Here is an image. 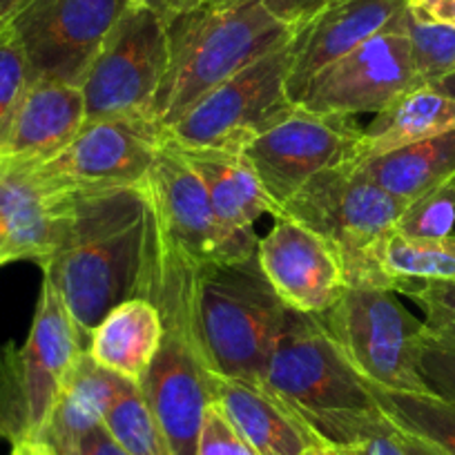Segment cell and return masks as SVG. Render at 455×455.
<instances>
[{
    "label": "cell",
    "instance_id": "1",
    "mask_svg": "<svg viewBox=\"0 0 455 455\" xmlns=\"http://www.w3.org/2000/svg\"><path fill=\"white\" fill-rule=\"evenodd\" d=\"M155 212L146 188L74 196L60 242L41 266L83 339L124 301L143 297Z\"/></svg>",
    "mask_w": 455,
    "mask_h": 455
},
{
    "label": "cell",
    "instance_id": "2",
    "mask_svg": "<svg viewBox=\"0 0 455 455\" xmlns=\"http://www.w3.org/2000/svg\"><path fill=\"white\" fill-rule=\"evenodd\" d=\"M261 387L326 444L355 446L393 427L373 387L344 360L315 315L286 308Z\"/></svg>",
    "mask_w": 455,
    "mask_h": 455
},
{
    "label": "cell",
    "instance_id": "3",
    "mask_svg": "<svg viewBox=\"0 0 455 455\" xmlns=\"http://www.w3.org/2000/svg\"><path fill=\"white\" fill-rule=\"evenodd\" d=\"M170 65L150 116L172 128L208 92L292 41L295 28L270 14L264 0L199 7L168 23Z\"/></svg>",
    "mask_w": 455,
    "mask_h": 455
},
{
    "label": "cell",
    "instance_id": "4",
    "mask_svg": "<svg viewBox=\"0 0 455 455\" xmlns=\"http://www.w3.org/2000/svg\"><path fill=\"white\" fill-rule=\"evenodd\" d=\"M286 308L261 273L257 252L195 264L190 322L208 373L261 384Z\"/></svg>",
    "mask_w": 455,
    "mask_h": 455
},
{
    "label": "cell",
    "instance_id": "5",
    "mask_svg": "<svg viewBox=\"0 0 455 455\" xmlns=\"http://www.w3.org/2000/svg\"><path fill=\"white\" fill-rule=\"evenodd\" d=\"M85 348L72 315L43 277L28 339L0 348V440L14 446L41 437Z\"/></svg>",
    "mask_w": 455,
    "mask_h": 455
},
{
    "label": "cell",
    "instance_id": "6",
    "mask_svg": "<svg viewBox=\"0 0 455 455\" xmlns=\"http://www.w3.org/2000/svg\"><path fill=\"white\" fill-rule=\"evenodd\" d=\"M344 360L378 391L428 393L419 375L422 319L406 310L395 292L347 286L339 299L315 315Z\"/></svg>",
    "mask_w": 455,
    "mask_h": 455
},
{
    "label": "cell",
    "instance_id": "7",
    "mask_svg": "<svg viewBox=\"0 0 455 455\" xmlns=\"http://www.w3.org/2000/svg\"><path fill=\"white\" fill-rule=\"evenodd\" d=\"M291 65L292 41L208 92L165 130V139L179 148L243 152L297 108L288 92Z\"/></svg>",
    "mask_w": 455,
    "mask_h": 455
},
{
    "label": "cell",
    "instance_id": "8",
    "mask_svg": "<svg viewBox=\"0 0 455 455\" xmlns=\"http://www.w3.org/2000/svg\"><path fill=\"white\" fill-rule=\"evenodd\" d=\"M168 65V20L134 0L81 81L87 124L137 114L150 116Z\"/></svg>",
    "mask_w": 455,
    "mask_h": 455
},
{
    "label": "cell",
    "instance_id": "9",
    "mask_svg": "<svg viewBox=\"0 0 455 455\" xmlns=\"http://www.w3.org/2000/svg\"><path fill=\"white\" fill-rule=\"evenodd\" d=\"M406 204L388 195L362 170L360 159L315 174L282 214L310 228L331 243L347 273L391 230Z\"/></svg>",
    "mask_w": 455,
    "mask_h": 455
},
{
    "label": "cell",
    "instance_id": "10",
    "mask_svg": "<svg viewBox=\"0 0 455 455\" xmlns=\"http://www.w3.org/2000/svg\"><path fill=\"white\" fill-rule=\"evenodd\" d=\"M164 141V128L141 114L94 121L63 152L29 170L69 196L141 188Z\"/></svg>",
    "mask_w": 455,
    "mask_h": 455
},
{
    "label": "cell",
    "instance_id": "11",
    "mask_svg": "<svg viewBox=\"0 0 455 455\" xmlns=\"http://www.w3.org/2000/svg\"><path fill=\"white\" fill-rule=\"evenodd\" d=\"M134 0H23L12 32L32 81L81 85L87 68Z\"/></svg>",
    "mask_w": 455,
    "mask_h": 455
},
{
    "label": "cell",
    "instance_id": "12",
    "mask_svg": "<svg viewBox=\"0 0 455 455\" xmlns=\"http://www.w3.org/2000/svg\"><path fill=\"white\" fill-rule=\"evenodd\" d=\"M355 116L297 108L243 150L270 199L283 208L315 174L362 156Z\"/></svg>",
    "mask_w": 455,
    "mask_h": 455
},
{
    "label": "cell",
    "instance_id": "13",
    "mask_svg": "<svg viewBox=\"0 0 455 455\" xmlns=\"http://www.w3.org/2000/svg\"><path fill=\"white\" fill-rule=\"evenodd\" d=\"M404 19L406 12L393 28L319 69L297 103L313 112L360 116L382 112L402 94L422 85L413 68Z\"/></svg>",
    "mask_w": 455,
    "mask_h": 455
},
{
    "label": "cell",
    "instance_id": "14",
    "mask_svg": "<svg viewBox=\"0 0 455 455\" xmlns=\"http://www.w3.org/2000/svg\"><path fill=\"white\" fill-rule=\"evenodd\" d=\"M165 237L196 264L230 261L257 252V242L228 233L214 214L205 186L183 159L181 150L165 139L143 183Z\"/></svg>",
    "mask_w": 455,
    "mask_h": 455
},
{
    "label": "cell",
    "instance_id": "15",
    "mask_svg": "<svg viewBox=\"0 0 455 455\" xmlns=\"http://www.w3.org/2000/svg\"><path fill=\"white\" fill-rule=\"evenodd\" d=\"M257 261L279 299L297 313L322 315L347 288L335 248L286 214L259 237Z\"/></svg>",
    "mask_w": 455,
    "mask_h": 455
},
{
    "label": "cell",
    "instance_id": "16",
    "mask_svg": "<svg viewBox=\"0 0 455 455\" xmlns=\"http://www.w3.org/2000/svg\"><path fill=\"white\" fill-rule=\"evenodd\" d=\"M406 0H323L292 34L288 92L299 100L310 78L404 16Z\"/></svg>",
    "mask_w": 455,
    "mask_h": 455
},
{
    "label": "cell",
    "instance_id": "17",
    "mask_svg": "<svg viewBox=\"0 0 455 455\" xmlns=\"http://www.w3.org/2000/svg\"><path fill=\"white\" fill-rule=\"evenodd\" d=\"M87 124L81 85L32 81L0 134V174L34 168L63 152Z\"/></svg>",
    "mask_w": 455,
    "mask_h": 455
},
{
    "label": "cell",
    "instance_id": "18",
    "mask_svg": "<svg viewBox=\"0 0 455 455\" xmlns=\"http://www.w3.org/2000/svg\"><path fill=\"white\" fill-rule=\"evenodd\" d=\"M72 201L29 168L0 174V268L14 261L43 264L60 242Z\"/></svg>",
    "mask_w": 455,
    "mask_h": 455
},
{
    "label": "cell",
    "instance_id": "19",
    "mask_svg": "<svg viewBox=\"0 0 455 455\" xmlns=\"http://www.w3.org/2000/svg\"><path fill=\"white\" fill-rule=\"evenodd\" d=\"M212 402L259 455H304L322 437L268 388L208 373Z\"/></svg>",
    "mask_w": 455,
    "mask_h": 455
},
{
    "label": "cell",
    "instance_id": "20",
    "mask_svg": "<svg viewBox=\"0 0 455 455\" xmlns=\"http://www.w3.org/2000/svg\"><path fill=\"white\" fill-rule=\"evenodd\" d=\"M179 150L205 186L214 214L233 237L257 242L259 237L255 233V223L268 214L275 219L282 217V208L270 199L243 152L217 148Z\"/></svg>",
    "mask_w": 455,
    "mask_h": 455
},
{
    "label": "cell",
    "instance_id": "21",
    "mask_svg": "<svg viewBox=\"0 0 455 455\" xmlns=\"http://www.w3.org/2000/svg\"><path fill=\"white\" fill-rule=\"evenodd\" d=\"M431 282H455V237L418 239L391 230L347 273V286L400 295Z\"/></svg>",
    "mask_w": 455,
    "mask_h": 455
},
{
    "label": "cell",
    "instance_id": "22",
    "mask_svg": "<svg viewBox=\"0 0 455 455\" xmlns=\"http://www.w3.org/2000/svg\"><path fill=\"white\" fill-rule=\"evenodd\" d=\"M164 319L148 297H134L109 310L92 331L87 353L109 373L141 382L159 353Z\"/></svg>",
    "mask_w": 455,
    "mask_h": 455
},
{
    "label": "cell",
    "instance_id": "23",
    "mask_svg": "<svg viewBox=\"0 0 455 455\" xmlns=\"http://www.w3.org/2000/svg\"><path fill=\"white\" fill-rule=\"evenodd\" d=\"M119 375L96 364L85 351L76 360L60 391L59 402L47 419L38 442L50 446L56 455H78L81 442L96 427H103L105 415L116 393Z\"/></svg>",
    "mask_w": 455,
    "mask_h": 455
},
{
    "label": "cell",
    "instance_id": "24",
    "mask_svg": "<svg viewBox=\"0 0 455 455\" xmlns=\"http://www.w3.org/2000/svg\"><path fill=\"white\" fill-rule=\"evenodd\" d=\"M449 132H455V99L419 85L387 105L362 130L360 161Z\"/></svg>",
    "mask_w": 455,
    "mask_h": 455
},
{
    "label": "cell",
    "instance_id": "25",
    "mask_svg": "<svg viewBox=\"0 0 455 455\" xmlns=\"http://www.w3.org/2000/svg\"><path fill=\"white\" fill-rule=\"evenodd\" d=\"M360 165L382 190L409 205L455 177V132L411 143Z\"/></svg>",
    "mask_w": 455,
    "mask_h": 455
},
{
    "label": "cell",
    "instance_id": "26",
    "mask_svg": "<svg viewBox=\"0 0 455 455\" xmlns=\"http://www.w3.org/2000/svg\"><path fill=\"white\" fill-rule=\"evenodd\" d=\"M373 391L384 413L402 433L427 442L442 455H455V404L433 393Z\"/></svg>",
    "mask_w": 455,
    "mask_h": 455
},
{
    "label": "cell",
    "instance_id": "27",
    "mask_svg": "<svg viewBox=\"0 0 455 455\" xmlns=\"http://www.w3.org/2000/svg\"><path fill=\"white\" fill-rule=\"evenodd\" d=\"M103 427L128 455H172L137 382L119 378Z\"/></svg>",
    "mask_w": 455,
    "mask_h": 455
},
{
    "label": "cell",
    "instance_id": "28",
    "mask_svg": "<svg viewBox=\"0 0 455 455\" xmlns=\"http://www.w3.org/2000/svg\"><path fill=\"white\" fill-rule=\"evenodd\" d=\"M404 32L411 43L413 68L422 85H433L455 72V29L415 19L406 5Z\"/></svg>",
    "mask_w": 455,
    "mask_h": 455
},
{
    "label": "cell",
    "instance_id": "29",
    "mask_svg": "<svg viewBox=\"0 0 455 455\" xmlns=\"http://www.w3.org/2000/svg\"><path fill=\"white\" fill-rule=\"evenodd\" d=\"M395 230L418 239L455 237V177L406 205Z\"/></svg>",
    "mask_w": 455,
    "mask_h": 455
},
{
    "label": "cell",
    "instance_id": "30",
    "mask_svg": "<svg viewBox=\"0 0 455 455\" xmlns=\"http://www.w3.org/2000/svg\"><path fill=\"white\" fill-rule=\"evenodd\" d=\"M32 83L28 59L12 25L0 32V134L5 132L16 105Z\"/></svg>",
    "mask_w": 455,
    "mask_h": 455
},
{
    "label": "cell",
    "instance_id": "31",
    "mask_svg": "<svg viewBox=\"0 0 455 455\" xmlns=\"http://www.w3.org/2000/svg\"><path fill=\"white\" fill-rule=\"evenodd\" d=\"M406 297L422 308L428 335L455 348V282L422 283Z\"/></svg>",
    "mask_w": 455,
    "mask_h": 455
},
{
    "label": "cell",
    "instance_id": "32",
    "mask_svg": "<svg viewBox=\"0 0 455 455\" xmlns=\"http://www.w3.org/2000/svg\"><path fill=\"white\" fill-rule=\"evenodd\" d=\"M419 375L428 393L455 404V348L424 335L419 347Z\"/></svg>",
    "mask_w": 455,
    "mask_h": 455
},
{
    "label": "cell",
    "instance_id": "33",
    "mask_svg": "<svg viewBox=\"0 0 455 455\" xmlns=\"http://www.w3.org/2000/svg\"><path fill=\"white\" fill-rule=\"evenodd\" d=\"M196 455H259L230 424L217 404H210L201 427Z\"/></svg>",
    "mask_w": 455,
    "mask_h": 455
},
{
    "label": "cell",
    "instance_id": "34",
    "mask_svg": "<svg viewBox=\"0 0 455 455\" xmlns=\"http://www.w3.org/2000/svg\"><path fill=\"white\" fill-rule=\"evenodd\" d=\"M355 455H409L404 449V442H402L400 428L393 424L387 431L378 433L373 437H366L360 444L348 446Z\"/></svg>",
    "mask_w": 455,
    "mask_h": 455
},
{
    "label": "cell",
    "instance_id": "35",
    "mask_svg": "<svg viewBox=\"0 0 455 455\" xmlns=\"http://www.w3.org/2000/svg\"><path fill=\"white\" fill-rule=\"evenodd\" d=\"M322 3L323 0H264V5L268 7L270 14L282 20V23L291 25V28L304 23L310 14L317 12Z\"/></svg>",
    "mask_w": 455,
    "mask_h": 455
},
{
    "label": "cell",
    "instance_id": "36",
    "mask_svg": "<svg viewBox=\"0 0 455 455\" xmlns=\"http://www.w3.org/2000/svg\"><path fill=\"white\" fill-rule=\"evenodd\" d=\"M406 5L415 19L455 29V0H406Z\"/></svg>",
    "mask_w": 455,
    "mask_h": 455
},
{
    "label": "cell",
    "instance_id": "37",
    "mask_svg": "<svg viewBox=\"0 0 455 455\" xmlns=\"http://www.w3.org/2000/svg\"><path fill=\"white\" fill-rule=\"evenodd\" d=\"M78 455H128L121 449L114 437L105 431V427H96L94 431L87 433L85 440L81 442Z\"/></svg>",
    "mask_w": 455,
    "mask_h": 455
},
{
    "label": "cell",
    "instance_id": "38",
    "mask_svg": "<svg viewBox=\"0 0 455 455\" xmlns=\"http://www.w3.org/2000/svg\"><path fill=\"white\" fill-rule=\"evenodd\" d=\"M137 3L155 10L156 14L164 16L168 23L172 19H177V16H183L188 14V12H195L205 5V0H137Z\"/></svg>",
    "mask_w": 455,
    "mask_h": 455
},
{
    "label": "cell",
    "instance_id": "39",
    "mask_svg": "<svg viewBox=\"0 0 455 455\" xmlns=\"http://www.w3.org/2000/svg\"><path fill=\"white\" fill-rule=\"evenodd\" d=\"M402 433V431H400ZM402 442H404V449L409 455H442L440 451L433 449L427 442L418 440V437L409 435V433H402Z\"/></svg>",
    "mask_w": 455,
    "mask_h": 455
},
{
    "label": "cell",
    "instance_id": "40",
    "mask_svg": "<svg viewBox=\"0 0 455 455\" xmlns=\"http://www.w3.org/2000/svg\"><path fill=\"white\" fill-rule=\"evenodd\" d=\"M10 455H56L50 446H45L38 440H28L20 442V444L12 446Z\"/></svg>",
    "mask_w": 455,
    "mask_h": 455
},
{
    "label": "cell",
    "instance_id": "41",
    "mask_svg": "<svg viewBox=\"0 0 455 455\" xmlns=\"http://www.w3.org/2000/svg\"><path fill=\"white\" fill-rule=\"evenodd\" d=\"M20 3H23V0H0V32L10 28L16 12H19Z\"/></svg>",
    "mask_w": 455,
    "mask_h": 455
},
{
    "label": "cell",
    "instance_id": "42",
    "mask_svg": "<svg viewBox=\"0 0 455 455\" xmlns=\"http://www.w3.org/2000/svg\"><path fill=\"white\" fill-rule=\"evenodd\" d=\"M304 455H355V453H353L348 446H335V444H326V442H322V444L310 446Z\"/></svg>",
    "mask_w": 455,
    "mask_h": 455
},
{
    "label": "cell",
    "instance_id": "43",
    "mask_svg": "<svg viewBox=\"0 0 455 455\" xmlns=\"http://www.w3.org/2000/svg\"><path fill=\"white\" fill-rule=\"evenodd\" d=\"M431 87H435L437 92H442V94L451 96V99H455V72L449 74V76H444L442 81L433 83Z\"/></svg>",
    "mask_w": 455,
    "mask_h": 455
},
{
    "label": "cell",
    "instance_id": "44",
    "mask_svg": "<svg viewBox=\"0 0 455 455\" xmlns=\"http://www.w3.org/2000/svg\"><path fill=\"white\" fill-rule=\"evenodd\" d=\"M239 0H205L204 7H228V5H235Z\"/></svg>",
    "mask_w": 455,
    "mask_h": 455
}]
</instances>
